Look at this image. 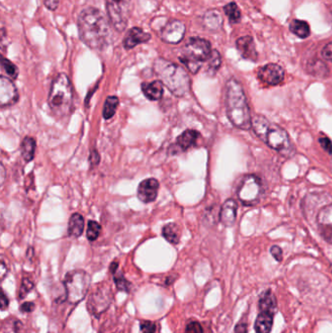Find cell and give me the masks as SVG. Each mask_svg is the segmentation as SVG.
Here are the masks:
<instances>
[{
	"label": "cell",
	"mask_w": 332,
	"mask_h": 333,
	"mask_svg": "<svg viewBox=\"0 0 332 333\" xmlns=\"http://www.w3.org/2000/svg\"><path fill=\"white\" fill-rule=\"evenodd\" d=\"M109 23L99 9L94 7L83 9L77 19L81 40L91 49H103L108 45L111 36Z\"/></svg>",
	"instance_id": "obj_1"
},
{
	"label": "cell",
	"mask_w": 332,
	"mask_h": 333,
	"mask_svg": "<svg viewBox=\"0 0 332 333\" xmlns=\"http://www.w3.org/2000/svg\"><path fill=\"white\" fill-rule=\"evenodd\" d=\"M225 104L227 117L233 126L241 130L251 128V114L243 86L235 78L227 81L225 87Z\"/></svg>",
	"instance_id": "obj_2"
},
{
	"label": "cell",
	"mask_w": 332,
	"mask_h": 333,
	"mask_svg": "<svg viewBox=\"0 0 332 333\" xmlns=\"http://www.w3.org/2000/svg\"><path fill=\"white\" fill-rule=\"evenodd\" d=\"M251 128L255 134L270 148L283 156H291L294 152L289 133L279 125L270 122L263 115H255L251 121Z\"/></svg>",
	"instance_id": "obj_3"
},
{
	"label": "cell",
	"mask_w": 332,
	"mask_h": 333,
	"mask_svg": "<svg viewBox=\"0 0 332 333\" xmlns=\"http://www.w3.org/2000/svg\"><path fill=\"white\" fill-rule=\"evenodd\" d=\"M154 71L174 96L183 97L189 92L190 78L182 67L164 59H157L154 63Z\"/></svg>",
	"instance_id": "obj_4"
},
{
	"label": "cell",
	"mask_w": 332,
	"mask_h": 333,
	"mask_svg": "<svg viewBox=\"0 0 332 333\" xmlns=\"http://www.w3.org/2000/svg\"><path fill=\"white\" fill-rule=\"evenodd\" d=\"M48 104L57 119H65L70 114L73 104V91L67 74L60 73L54 79L50 89Z\"/></svg>",
	"instance_id": "obj_5"
},
{
	"label": "cell",
	"mask_w": 332,
	"mask_h": 333,
	"mask_svg": "<svg viewBox=\"0 0 332 333\" xmlns=\"http://www.w3.org/2000/svg\"><path fill=\"white\" fill-rule=\"evenodd\" d=\"M210 43L203 38L191 37L181 49L180 62L192 73H197L204 62L208 61L211 55Z\"/></svg>",
	"instance_id": "obj_6"
},
{
	"label": "cell",
	"mask_w": 332,
	"mask_h": 333,
	"mask_svg": "<svg viewBox=\"0 0 332 333\" xmlns=\"http://www.w3.org/2000/svg\"><path fill=\"white\" fill-rule=\"evenodd\" d=\"M64 286L67 301L71 304H78L88 293L91 286V276L83 270L70 271L65 277Z\"/></svg>",
	"instance_id": "obj_7"
},
{
	"label": "cell",
	"mask_w": 332,
	"mask_h": 333,
	"mask_svg": "<svg viewBox=\"0 0 332 333\" xmlns=\"http://www.w3.org/2000/svg\"><path fill=\"white\" fill-rule=\"evenodd\" d=\"M108 20L115 31L122 33L128 26L132 0H105Z\"/></svg>",
	"instance_id": "obj_8"
},
{
	"label": "cell",
	"mask_w": 332,
	"mask_h": 333,
	"mask_svg": "<svg viewBox=\"0 0 332 333\" xmlns=\"http://www.w3.org/2000/svg\"><path fill=\"white\" fill-rule=\"evenodd\" d=\"M263 189L260 179L254 174H248L241 182L237 194L241 203L245 206H253L258 203Z\"/></svg>",
	"instance_id": "obj_9"
},
{
	"label": "cell",
	"mask_w": 332,
	"mask_h": 333,
	"mask_svg": "<svg viewBox=\"0 0 332 333\" xmlns=\"http://www.w3.org/2000/svg\"><path fill=\"white\" fill-rule=\"evenodd\" d=\"M112 300L113 293L110 287L97 288L88 298L87 309L93 317L100 318V315L110 307Z\"/></svg>",
	"instance_id": "obj_10"
},
{
	"label": "cell",
	"mask_w": 332,
	"mask_h": 333,
	"mask_svg": "<svg viewBox=\"0 0 332 333\" xmlns=\"http://www.w3.org/2000/svg\"><path fill=\"white\" fill-rule=\"evenodd\" d=\"M186 32L185 25L178 20H170L161 31V38L167 44H178L182 41Z\"/></svg>",
	"instance_id": "obj_11"
},
{
	"label": "cell",
	"mask_w": 332,
	"mask_h": 333,
	"mask_svg": "<svg viewBox=\"0 0 332 333\" xmlns=\"http://www.w3.org/2000/svg\"><path fill=\"white\" fill-rule=\"evenodd\" d=\"M258 79L268 86H276L285 78V70L280 65L268 64L257 71Z\"/></svg>",
	"instance_id": "obj_12"
},
{
	"label": "cell",
	"mask_w": 332,
	"mask_h": 333,
	"mask_svg": "<svg viewBox=\"0 0 332 333\" xmlns=\"http://www.w3.org/2000/svg\"><path fill=\"white\" fill-rule=\"evenodd\" d=\"M317 224L322 237L332 245V204L320 210L317 216Z\"/></svg>",
	"instance_id": "obj_13"
},
{
	"label": "cell",
	"mask_w": 332,
	"mask_h": 333,
	"mask_svg": "<svg viewBox=\"0 0 332 333\" xmlns=\"http://www.w3.org/2000/svg\"><path fill=\"white\" fill-rule=\"evenodd\" d=\"M19 99L18 90L9 78L1 76L0 78V104L1 107H7L15 104Z\"/></svg>",
	"instance_id": "obj_14"
},
{
	"label": "cell",
	"mask_w": 332,
	"mask_h": 333,
	"mask_svg": "<svg viewBox=\"0 0 332 333\" xmlns=\"http://www.w3.org/2000/svg\"><path fill=\"white\" fill-rule=\"evenodd\" d=\"M158 180L155 178H147L139 183L137 187V197L142 203H152L158 196Z\"/></svg>",
	"instance_id": "obj_15"
},
{
	"label": "cell",
	"mask_w": 332,
	"mask_h": 333,
	"mask_svg": "<svg viewBox=\"0 0 332 333\" xmlns=\"http://www.w3.org/2000/svg\"><path fill=\"white\" fill-rule=\"evenodd\" d=\"M236 46L241 56L249 61L256 62L258 54L256 51L254 40L251 36H243L237 39Z\"/></svg>",
	"instance_id": "obj_16"
},
{
	"label": "cell",
	"mask_w": 332,
	"mask_h": 333,
	"mask_svg": "<svg viewBox=\"0 0 332 333\" xmlns=\"http://www.w3.org/2000/svg\"><path fill=\"white\" fill-rule=\"evenodd\" d=\"M150 38H151L150 34L145 33L143 30L139 28H133L126 34L123 41V45L128 50L133 49L138 44H142L149 41Z\"/></svg>",
	"instance_id": "obj_17"
},
{
	"label": "cell",
	"mask_w": 332,
	"mask_h": 333,
	"mask_svg": "<svg viewBox=\"0 0 332 333\" xmlns=\"http://www.w3.org/2000/svg\"><path fill=\"white\" fill-rule=\"evenodd\" d=\"M237 209L238 205L234 199H228L224 202L219 214L220 221L223 225L227 227L234 225L237 217Z\"/></svg>",
	"instance_id": "obj_18"
},
{
	"label": "cell",
	"mask_w": 332,
	"mask_h": 333,
	"mask_svg": "<svg viewBox=\"0 0 332 333\" xmlns=\"http://www.w3.org/2000/svg\"><path fill=\"white\" fill-rule=\"evenodd\" d=\"M203 25L209 32H218L223 25V19L216 9L208 10L203 17Z\"/></svg>",
	"instance_id": "obj_19"
},
{
	"label": "cell",
	"mask_w": 332,
	"mask_h": 333,
	"mask_svg": "<svg viewBox=\"0 0 332 333\" xmlns=\"http://www.w3.org/2000/svg\"><path fill=\"white\" fill-rule=\"evenodd\" d=\"M141 90L144 96L150 100H160L164 93L163 83L160 80H155L150 83H142Z\"/></svg>",
	"instance_id": "obj_20"
},
{
	"label": "cell",
	"mask_w": 332,
	"mask_h": 333,
	"mask_svg": "<svg viewBox=\"0 0 332 333\" xmlns=\"http://www.w3.org/2000/svg\"><path fill=\"white\" fill-rule=\"evenodd\" d=\"M258 305L260 312H268L274 315L278 312L277 298L271 290H267L261 293Z\"/></svg>",
	"instance_id": "obj_21"
},
{
	"label": "cell",
	"mask_w": 332,
	"mask_h": 333,
	"mask_svg": "<svg viewBox=\"0 0 332 333\" xmlns=\"http://www.w3.org/2000/svg\"><path fill=\"white\" fill-rule=\"evenodd\" d=\"M274 314L259 312L254 324V330L256 333H271L274 324Z\"/></svg>",
	"instance_id": "obj_22"
},
{
	"label": "cell",
	"mask_w": 332,
	"mask_h": 333,
	"mask_svg": "<svg viewBox=\"0 0 332 333\" xmlns=\"http://www.w3.org/2000/svg\"><path fill=\"white\" fill-rule=\"evenodd\" d=\"M84 226H85V222H84L83 216L78 212L73 213L70 216L69 221H68V226H67L68 236L73 237V238L80 237L84 231Z\"/></svg>",
	"instance_id": "obj_23"
},
{
	"label": "cell",
	"mask_w": 332,
	"mask_h": 333,
	"mask_svg": "<svg viewBox=\"0 0 332 333\" xmlns=\"http://www.w3.org/2000/svg\"><path fill=\"white\" fill-rule=\"evenodd\" d=\"M199 135L200 133L195 130H186L177 137L176 144L180 150L185 151L196 143Z\"/></svg>",
	"instance_id": "obj_24"
},
{
	"label": "cell",
	"mask_w": 332,
	"mask_h": 333,
	"mask_svg": "<svg viewBox=\"0 0 332 333\" xmlns=\"http://www.w3.org/2000/svg\"><path fill=\"white\" fill-rule=\"evenodd\" d=\"M307 70L310 74L321 78H326L330 74L329 67L321 60L310 61L309 64L307 65Z\"/></svg>",
	"instance_id": "obj_25"
},
{
	"label": "cell",
	"mask_w": 332,
	"mask_h": 333,
	"mask_svg": "<svg viewBox=\"0 0 332 333\" xmlns=\"http://www.w3.org/2000/svg\"><path fill=\"white\" fill-rule=\"evenodd\" d=\"M35 147L36 143L35 140L31 136H26L21 144V153L22 157L26 162L33 161L35 154Z\"/></svg>",
	"instance_id": "obj_26"
},
{
	"label": "cell",
	"mask_w": 332,
	"mask_h": 333,
	"mask_svg": "<svg viewBox=\"0 0 332 333\" xmlns=\"http://www.w3.org/2000/svg\"><path fill=\"white\" fill-rule=\"evenodd\" d=\"M163 237L172 245H177L180 240V228L175 223H167L162 230Z\"/></svg>",
	"instance_id": "obj_27"
},
{
	"label": "cell",
	"mask_w": 332,
	"mask_h": 333,
	"mask_svg": "<svg viewBox=\"0 0 332 333\" xmlns=\"http://www.w3.org/2000/svg\"><path fill=\"white\" fill-rule=\"evenodd\" d=\"M290 30L292 34L302 39L307 38L311 34L309 24L301 20H293L290 25Z\"/></svg>",
	"instance_id": "obj_28"
},
{
	"label": "cell",
	"mask_w": 332,
	"mask_h": 333,
	"mask_svg": "<svg viewBox=\"0 0 332 333\" xmlns=\"http://www.w3.org/2000/svg\"><path fill=\"white\" fill-rule=\"evenodd\" d=\"M118 104H119V100L117 97L115 96L108 97L105 100L104 106H103V118L106 120L111 119L116 112Z\"/></svg>",
	"instance_id": "obj_29"
},
{
	"label": "cell",
	"mask_w": 332,
	"mask_h": 333,
	"mask_svg": "<svg viewBox=\"0 0 332 333\" xmlns=\"http://www.w3.org/2000/svg\"><path fill=\"white\" fill-rule=\"evenodd\" d=\"M224 12L225 15L227 16L228 20L230 21V23L232 24H238L240 23L241 19H242V13L240 8L238 7V5L235 2H230L227 5L224 6Z\"/></svg>",
	"instance_id": "obj_30"
},
{
	"label": "cell",
	"mask_w": 332,
	"mask_h": 333,
	"mask_svg": "<svg viewBox=\"0 0 332 333\" xmlns=\"http://www.w3.org/2000/svg\"><path fill=\"white\" fill-rule=\"evenodd\" d=\"M208 62V73H209L210 75H214L221 66V56L219 52L216 50H212L211 55Z\"/></svg>",
	"instance_id": "obj_31"
},
{
	"label": "cell",
	"mask_w": 332,
	"mask_h": 333,
	"mask_svg": "<svg viewBox=\"0 0 332 333\" xmlns=\"http://www.w3.org/2000/svg\"><path fill=\"white\" fill-rule=\"evenodd\" d=\"M114 283L116 285V288L119 291H124V292H130L131 291V286L132 284L124 277L122 273H115L114 274Z\"/></svg>",
	"instance_id": "obj_32"
},
{
	"label": "cell",
	"mask_w": 332,
	"mask_h": 333,
	"mask_svg": "<svg viewBox=\"0 0 332 333\" xmlns=\"http://www.w3.org/2000/svg\"><path fill=\"white\" fill-rule=\"evenodd\" d=\"M22 329H23L22 322L15 319V318L6 321L3 324V332H4V333H20Z\"/></svg>",
	"instance_id": "obj_33"
},
{
	"label": "cell",
	"mask_w": 332,
	"mask_h": 333,
	"mask_svg": "<svg viewBox=\"0 0 332 333\" xmlns=\"http://www.w3.org/2000/svg\"><path fill=\"white\" fill-rule=\"evenodd\" d=\"M101 232V226L94 220H90L88 222V228H87V238L89 241H95L99 238Z\"/></svg>",
	"instance_id": "obj_34"
},
{
	"label": "cell",
	"mask_w": 332,
	"mask_h": 333,
	"mask_svg": "<svg viewBox=\"0 0 332 333\" xmlns=\"http://www.w3.org/2000/svg\"><path fill=\"white\" fill-rule=\"evenodd\" d=\"M34 282L29 279V278H24L20 287V291H19V298L20 299H24L28 296V294L34 290Z\"/></svg>",
	"instance_id": "obj_35"
},
{
	"label": "cell",
	"mask_w": 332,
	"mask_h": 333,
	"mask_svg": "<svg viewBox=\"0 0 332 333\" xmlns=\"http://www.w3.org/2000/svg\"><path fill=\"white\" fill-rule=\"evenodd\" d=\"M2 67L4 69V71L8 74V76H10L12 79H16L19 75V69L18 67H16L12 62H10L9 60L2 58Z\"/></svg>",
	"instance_id": "obj_36"
},
{
	"label": "cell",
	"mask_w": 332,
	"mask_h": 333,
	"mask_svg": "<svg viewBox=\"0 0 332 333\" xmlns=\"http://www.w3.org/2000/svg\"><path fill=\"white\" fill-rule=\"evenodd\" d=\"M156 324L150 321H140L139 323V331L140 333H156Z\"/></svg>",
	"instance_id": "obj_37"
},
{
	"label": "cell",
	"mask_w": 332,
	"mask_h": 333,
	"mask_svg": "<svg viewBox=\"0 0 332 333\" xmlns=\"http://www.w3.org/2000/svg\"><path fill=\"white\" fill-rule=\"evenodd\" d=\"M185 333H204V331L200 323L196 321H192L186 326Z\"/></svg>",
	"instance_id": "obj_38"
},
{
	"label": "cell",
	"mask_w": 332,
	"mask_h": 333,
	"mask_svg": "<svg viewBox=\"0 0 332 333\" xmlns=\"http://www.w3.org/2000/svg\"><path fill=\"white\" fill-rule=\"evenodd\" d=\"M270 252L277 261L281 262L283 260V250L279 246H272L270 249Z\"/></svg>",
	"instance_id": "obj_39"
},
{
	"label": "cell",
	"mask_w": 332,
	"mask_h": 333,
	"mask_svg": "<svg viewBox=\"0 0 332 333\" xmlns=\"http://www.w3.org/2000/svg\"><path fill=\"white\" fill-rule=\"evenodd\" d=\"M320 143L324 150H326L329 154H332V140L328 136H323L320 138Z\"/></svg>",
	"instance_id": "obj_40"
},
{
	"label": "cell",
	"mask_w": 332,
	"mask_h": 333,
	"mask_svg": "<svg viewBox=\"0 0 332 333\" xmlns=\"http://www.w3.org/2000/svg\"><path fill=\"white\" fill-rule=\"evenodd\" d=\"M322 55H323L324 59H326L327 61L332 62V42L328 43L324 47V49L322 51Z\"/></svg>",
	"instance_id": "obj_41"
},
{
	"label": "cell",
	"mask_w": 332,
	"mask_h": 333,
	"mask_svg": "<svg viewBox=\"0 0 332 333\" xmlns=\"http://www.w3.org/2000/svg\"><path fill=\"white\" fill-rule=\"evenodd\" d=\"M35 309V304L34 302H31V301H28V302H24L21 306H20V311L22 313H32L34 312V310Z\"/></svg>",
	"instance_id": "obj_42"
},
{
	"label": "cell",
	"mask_w": 332,
	"mask_h": 333,
	"mask_svg": "<svg viewBox=\"0 0 332 333\" xmlns=\"http://www.w3.org/2000/svg\"><path fill=\"white\" fill-rule=\"evenodd\" d=\"M234 333H248V323L243 319L235 327Z\"/></svg>",
	"instance_id": "obj_43"
},
{
	"label": "cell",
	"mask_w": 332,
	"mask_h": 333,
	"mask_svg": "<svg viewBox=\"0 0 332 333\" xmlns=\"http://www.w3.org/2000/svg\"><path fill=\"white\" fill-rule=\"evenodd\" d=\"M9 306V298L6 295L5 291H1V300H0V309L1 311H5Z\"/></svg>",
	"instance_id": "obj_44"
},
{
	"label": "cell",
	"mask_w": 332,
	"mask_h": 333,
	"mask_svg": "<svg viewBox=\"0 0 332 333\" xmlns=\"http://www.w3.org/2000/svg\"><path fill=\"white\" fill-rule=\"evenodd\" d=\"M100 154L98 153L97 150H92L91 155H90V163L92 166H97L100 163Z\"/></svg>",
	"instance_id": "obj_45"
},
{
	"label": "cell",
	"mask_w": 332,
	"mask_h": 333,
	"mask_svg": "<svg viewBox=\"0 0 332 333\" xmlns=\"http://www.w3.org/2000/svg\"><path fill=\"white\" fill-rule=\"evenodd\" d=\"M43 1L45 6L51 11H55L60 4V0H43Z\"/></svg>",
	"instance_id": "obj_46"
},
{
	"label": "cell",
	"mask_w": 332,
	"mask_h": 333,
	"mask_svg": "<svg viewBox=\"0 0 332 333\" xmlns=\"http://www.w3.org/2000/svg\"><path fill=\"white\" fill-rule=\"evenodd\" d=\"M7 272H8V269H7V267L5 265V262L2 260L1 261V279L2 280L4 279V277L7 274Z\"/></svg>",
	"instance_id": "obj_47"
},
{
	"label": "cell",
	"mask_w": 332,
	"mask_h": 333,
	"mask_svg": "<svg viewBox=\"0 0 332 333\" xmlns=\"http://www.w3.org/2000/svg\"><path fill=\"white\" fill-rule=\"evenodd\" d=\"M117 268H118V262H112L111 265H110L109 270H110V272L114 275V274L117 272Z\"/></svg>",
	"instance_id": "obj_48"
},
{
	"label": "cell",
	"mask_w": 332,
	"mask_h": 333,
	"mask_svg": "<svg viewBox=\"0 0 332 333\" xmlns=\"http://www.w3.org/2000/svg\"><path fill=\"white\" fill-rule=\"evenodd\" d=\"M173 282H174V279H173L172 277H168V278H166V286H169V285L172 284Z\"/></svg>",
	"instance_id": "obj_49"
},
{
	"label": "cell",
	"mask_w": 332,
	"mask_h": 333,
	"mask_svg": "<svg viewBox=\"0 0 332 333\" xmlns=\"http://www.w3.org/2000/svg\"></svg>",
	"instance_id": "obj_50"
}]
</instances>
